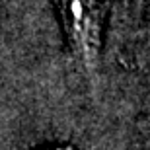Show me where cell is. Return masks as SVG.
<instances>
[{"label": "cell", "mask_w": 150, "mask_h": 150, "mask_svg": "<svg viewBox=\"0 0 150 150\" xmlns=\"http://www.w3.org/2000/svg\"><path fill=\"white\" fill-rule=\"evenodd\" d=\"M61 8L74 55L94 70L100 61V0H62Z\"/></svg>", "instance_id": "6da1fadb"}]
</instances>
